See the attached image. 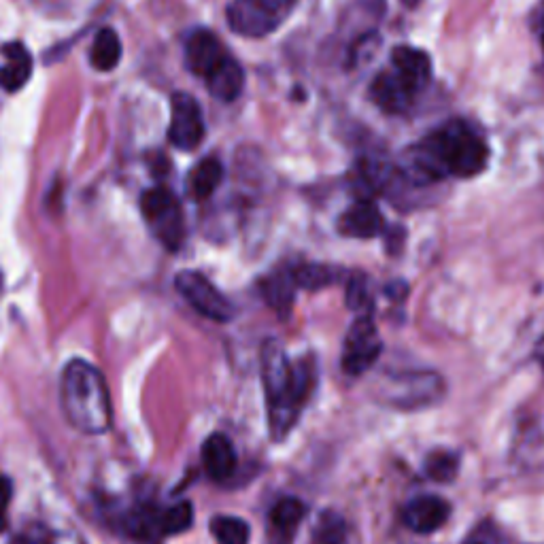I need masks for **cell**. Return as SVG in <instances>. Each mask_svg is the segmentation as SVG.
Segmentation results:
<instances>
[{
  "mask_svg": "<svg viewBox=\"0 0 544 544\" xmlns=\"http://www.w3.org/2000/svg\"><path fill=\"white\" fill-rule=\"evenodd\" d=\"M487 160L489 149L481 136L464 122H451L406 151L402 175L417 185L449 175L468 179L479 175Z\"/></svg>",
  "mask_w": 544,
  "mask_h": 544,
  "instance_id": "obj_1",
  "label": "cell"
},
{
  "mask_svg": "<svg viewBox=\"0 0 544 544\" xmlns=\"http://www.w3.org/2000/svg\"><path fill=\"white\" fill-rule=\"evenodd\" d=\"M262 381L270 432L281 440L300 417L302 406L311 394L313 374L306 364L289 362L279 340L270 338L262 347Z\"/></svg>",
  "mask_w": 544,
  "mask_h": 544,
  "instance_id": "obj_2",
  "label": "cell"
},
{
  "mask_svg": "<svg viewBox=\"0 0 544 544\" xmlns=\"http://www.w3.org/2000/svg\"><path fill=\"white\" fill-rule=\"evenodd\" d=\"M62 411L75 430L100 436L111 430L113 404L102 372L85 360L68 362L60 383Z\"/></svg>",
  "mask_w": 544,
  "mask_h": 544,
  "instance_id": "obj_3",
  "label": "cell"
},
{
  "mask_svg": "<svg viewBox=\"0 0 544 544\" xmlns=\"http://www.w3.org/2000/svg\"><path fill=\"white\" fill-rule=\"evenodd\" d=\"M141 211L153 236L170 251L181 249L185 241V221L181 204L168 187H151L141 198Z\"/></svg>",
  "mask_w": 544,
  "mask_h": 544,
  "instance_id": "obj_4",
  "label": "cell"
},
{
  "mask_svg": "<svg viewBox=\"0 0 544 544\" xmlns=\"http://www.w3.org/2000/svg\"><path fill=\"white\" fill-rule=\"evenodd\" d=\"M287 13L289 11L275 5L272 0H232L226 17L236 34L249 39H262L281 26Z\"/></svg>",
  "mask_w": 544,
  "mask_h": 544,
  "instance_id": "obj_5",
  "label": "cell"
},
{
  "mask_svg": "<svg viewBox=\"0 0 544 544\" xmlns=\"http://www.w3.org/2000/svg\"><path fill=\"white\" fill-rule=\"evenodd\" d=\"M177 292L185 302L196 309L202 317L226 323L234 317V306L219 289L196 270H183L175 277Z\"/></svg>",
  "mask_w": 544,
  "mask_h": 544,
  "instance_id": "obj_6",
  "label": "cell"
},
{
  "mask_svg": "<svg viewBox=\"0 0 544 544\" xmlns=\"http://www.w3.org/2000/svg\"><path fill=\"white\" fill-rule=\"evenodd\" d=\"M383 349L381 336L370 315H362L353 321L343 347V370L351 377H360L374 362L379 360Z\"/></svg>",
  "mask_w": 544,
  "mask_h": 544,
  "instance_id": "obj_7",
  "label": "cell"
},
{
  "mask_svg": "<svg viewBox=\"0 0 544 544\" xmlns=\"http://www.w3.org/2000/svg\"><path fill=\"white\" fill-rule=\"evenodd\" d=\"M204 117L198 100L187 92H177L170 100V128L168 141L181 151L196 149L204 139Z\"/></svg>",
  "mask_w": 544,
  "mask_h": 544,
  "instance_id": "obj_8",
  "label": "cell"
},
{
  "mask_svg": "<svg viewBox=\"0 0 544 544\" xmlns=\"http://www.w3.org/2000/svg\"><path fill=\"white\" fill-rule=\"evenodd\" d=\"M228 56L224 43L211 30H194L185 41V64L202 79H207Z\"/></svg>",
  "mask_w": 544,
  "mask_h": 544,
  "instance_id": "obj_9",
  "label": "cell"
},
{
  "mask_svg": "<svg viewBox=\"0 0 544 544\" xmlns=\"http://www.w3.org/2000/svg\"><path fill=\"white\" fill-rule=\"evenodd\" d=\"M449 515L451 506L445 500L436 496H421L406 504L402 519L408 530H413L415 534H432L447 523Z\"/></svg>",
  "mask_w": 544,
  "mask_h": 544,
  "instance_id": "obj_10",
  "label": "cell"
},
{
  "mask_svg": "<svg viewBox=\"0 0 544 544\" xmlns=\"http://www.w3.org/2000/svg\"><path fill=\"white\" fill-rule=\"evenodd\" d=\"M391 64H394L391 71H394L406 83V88L413 90L415 94H419L425 85L430 83L432 62L428 54H423L421 49L400 45L394 49V54H391Z\"/></svg>",
  "mask_w": 544,
  "mask_h": 544,
  "instance_id": "obj_11",
  "label": "cell"
},
{
  "mask_svg": "<svg viewBox=\"0 0 544 544\" xmlns=\"http://www.w3.org/2000/svg\"><path fill=\"white\" fill-rule=\"evenodd\" d=\"M124 527L130 538L145 542V544H160L168 538L166 530V508H156L151 504H143L132 508Z\"/></svg>",
  "mask_w": 544,
  "mask_h": 544,
  "instance_id": "obj_12",
  "label": "cell"
},
{
  "mask_svg": "<svg viewBox=\"0 0 544 544\" xmlns=\"http://www.w3.org/2000/svg\"><path fill=\"white\" fill-rule=\"evenodd\" d=\"M417 94L406 88V83L394 73V71H383L374 77L370 85V98L374 105L383 109L385 113H402L408 107Z\"/></svg>",
  "mask_w": 544,
  "mask_h": 544,
  "instance_id": "obj_13",
  "label": "cell"
},
{
  "mask_svg": "<svg viewBox=\"0 0 544 544\" xmlns=\"http://www.w3.org/2000/svg\"><path fill=\"white\" fill-rule=\"evenodd\" d=\"M338 230L349 238H374L383 232V215L374 202L357 200L340 217Z\"/></svg>",
  "mask_w": 544,
  "mask_h": 544,
  "instance_id": "obj_14",
  "label": "cell"
},
{
  "mask_svg": "<svg viewBox=\"0 0 544 544\" xmlns=\"http://www.w3.org/2000/svg\"><path fill=\"white\" fill-rule=\"evenodd\" d=\"M236 451L232 440L224 434H211L202 445V466L213 481L224 483L236 470Z\"/></svg>",
  "mask_w": 544,
  "mask_h": 544,
  "instance_id": "obj_15",
  "label": "cell"
},
{
  "mask_svg": "<svg viewBox=\"0 0 544 544\" xmlns=\"http://www.w3.org/2000/svg\"><path fill=\"white\" fill-rule=\"evenodd\" d=\"M5 62L0 64V88L7 92L22 90L32 75L30 51L22 43H7L3 47Z\"/></svg>",
  "mask_w": 544,
  "mask_h": 544,
  "instance_id": "obj_16",
  "label": "cell"
},
{
  "mask_svg": "<svg viewBox=\"0 0 544 544\" xmlns=\"http://www.w3.org/2000/svg\"><path fill=\"white\" fill-rule=\"evenodd\" d=\"M204 85H207V90L217 100L232 102L241 96V92L245 88L243 66L238 64L232 56H228L207 79H204Z\"/></svg>",
  "mask_w": 544,
  "mask_h": 544,
  "instance_id": "obj_17",
  "label": "cell"
},
{
  "mask_svg": "<svg viewBox=\"0 0 544 544\" xmlns=\"http://www.w3.org/2000/svg\"><path fill=\"white\" fill-rule=\"evenodd\" d=\"M306 515V506L296 498H283L270 513V532H272V544H285L289 536L294 534L298 523Z\"/></svg>",
  "mask_w": 544,
  "mask_h": 544,
  "instance_id": "obj_18",
  "label": "cell"
},
{
  "mask_svg": "<svg viewBox=\"0 0 544 544\" xmlns=\"http://www.w3.org/2000/svg\"><path fill=\"white\" fill-rule=\"evenodd\" d=\"M122 60V41L113 28H100L90 49V62L100 73H109Z\"/></svg>",
  "mask_w": 544,
  "mask_h": 544,
  "instance_id": "obj_19",
  "label": "cell"
},
{
  "mask_svg": "<svg viewBox=\"0 0 544 544\" xmlns=\"http://www.w3.org/2000/svg\"><path fill=\"white\" fill-rule=\"evenodd\" d=\"M296 281L292 272H277V275L268 277L262 283L264 289V298L270 304V309H275L279 313V317H287L289 311H292L294 304V294H296Z\"/></svg>",
  "mask_w": 544,
  "mask_h": 544,
  "instance_id": "obj_20",
  "label": "cell"
},
{
  "mask_svg": "<svg viewBox=\"0 0 544 544\" xmlns=\"http://www.w3.org/2000/svg\"><path fill=\"white\" fill-rule=\"evenodd\" d=\"M224 181V164L217 158H204L190 175V192L194 198L204 200L209 198L217 187Z\"/></svg>",
  "mask_w": 544,
  "mask_h": 544,
  "instance_id": "obj_21",
  "label": "cell"
},
{
  "mask_svg": "<svg viewBox=\"0 0 544 544\" xmlns=\"http://www.w3.org/2000/svg\"><path fill=\"white\" fill-rule=\"evenodd\" d=\"M211 534L215 536L217 544H249L251 527L243 519L221 515L211 521Z\"/></svg>",
  "mask_w": 544,
  "mask_h": 544,
  "instance_id": "obj_22",
  "label": "cell"
},
{
  "mask_svg": "<svg viewBox=\"0 0 544 544\" xmlns=\"http://www.w3.org/2000/svg\"><path fill=\"white\" fill-rule=\"evenodd\" d=\"M294 275V281L298 287H304V289H321L326 287L330 283H334L338 279V270L330 268V266H323V264H304L296 270H292Z\"/></svg>",
  "mask_w": 544,
  "mask_h": 544,
  "instance_id": "obj_23",
  "label": "cell"
},
{
  "mask_svg": "<svg viewBox=\"0 0 544 544\" xmlns=\"http://www.w3.org/2000/svg\"><path fill=\"white\" fill-rule=\"evenodd\" d=\"M347 542V527L345 521L336 513H326L319 519L317 530L311 538V544H345Z\"/></svg>",
  "mask_w": 544,
  "mask_h": 544,
  "instance_id": "obj_24",
  "label": "cell"
},
{
  "mask_svg": "<svg viewBox=\"0 0 544 544\" xmlns=\"http://www.w3.org/2000/svg\"><path fill=\"white\" fill-rule=\"evenodd\" d=\"M425 470H428L430 479H434L438 483L453 481V476L457 474V457L447 451L432 453L428 457V462H425Z\"/></svg>",
  "mask_w": 544,
  "mask_h": 544,
  "instance_id": "obj_25",
  "label": "cell"
},
{
  "mask_svg": "<svg viewBox=\"0 0 544 544\" xmlns=\"http://www.w3.org/2000/svg\"><path fill=\"white\" fill-rule=\"evenodd\" d=\"M192 521H194V510H192L190 502H179L175 506L166 508V530H168V536L185 532L187 527L192 525Z\"/></svg>",
  "mask_w": 544,
  "mask_h": 544,
  "instance_id": "obj_26",
  "label": "cell"
},
{
  "mask_svg": "<svg viewBox=\"0 0 544 544\" xmlns=\"http://www.w3.org/2000/svg\"><path fill=\"white\" fill-rule=\"evenodd\" d=\"M347 304H349V309H353V311H364L366 306L370 304L366 279L355 277V279L349 281V287H347Z\"/></svg>",
  "mask_w": 544,
  "mask_h": 544,
  "instance_id": "obj_27",
  "label": "cell"
},
{
  "mask_svg": "<svg viewBox=\"0 0 544 544\" xmlns=\"http://www.w3.org/2000/svg\"><path fill=\"white\" fill-rule=\"evenodd\" d=\"M13 485L7 476H0V532H5L7 527V508L11 504Z\"/></svg>",
  "mask_w": 544,
  "mask_h": 544,
  "instance_id": "obj_28",
  "label": "cell"
},
{
  "mask_svg": "<svg viewBox=\"0 0 544 544\" xmlns=\"http://www.w3.org/2000/svg\"><path fill=\"white\" fill-rule=\"evenodd\" d=\"M272 3H275V5H279V7H283L285 11H289V9H292V7H294V3H296V0H272Z\"/></svg>",
  "mask_w": 544,
  "mask_h": 544,
  "instance_id": "obj_29",
  "label": "cell"
},
{
  "mask_svg": "<svg viewBox=\"0 0 544 544\" xmlns=\"http://www.w3.org/2000/svg\"><path fill=\"white\" fill-rule=\"evenodd\" d=\"M538 30H540V41H542V47H544V7L540 11V20H538Z\"/></svg>",
  "mask_w": 544,
  "mask_h": 544,
  "instance_id": "obj_30",
  "label": "cell"
},
{
  "mask_svg": "<svg viewBox=\"0 0 544 544\" xmlns=\"http://www.w3.org/2000/svg\"><path fill=\"white\" fill-rule=\"evenodd\" d=\"M13 544H34L30 538H26V536H17L15 540H13Z\"/></svg>",
  "mask_w": 544,
  "mask_h": 544,
  "instance_id": "obj_31",
  "label": "cell"
},
{
  "mask_svg": "<svg viewBox=\"0 0 544 544\" xmlns=\"http://www.w3.org/2000/svg\"><path fill=\"white\" fill-rule=\"evenodd\" d=\"M470 544H483V542H470Z\"/></svg>",
  "mask_w": 544,
  "mask_h": 544,
  "instance_id": "obj_32",
  "label": "cell"
},
{
  "mask_svg": "<svg viewBox=\"0 0 544 544\" xmlns=\"http://www.w3.org/2000/svg\"><path fill=\"white\" fill-rule=\"evenodd\" d=\"M542 364H544V357H542Z\"/></svg>",
  "mask_w": 544,
  "mask_h": 544,
  "instance_id": "obj_33",
  "label": "cell"
}]
</instances>
